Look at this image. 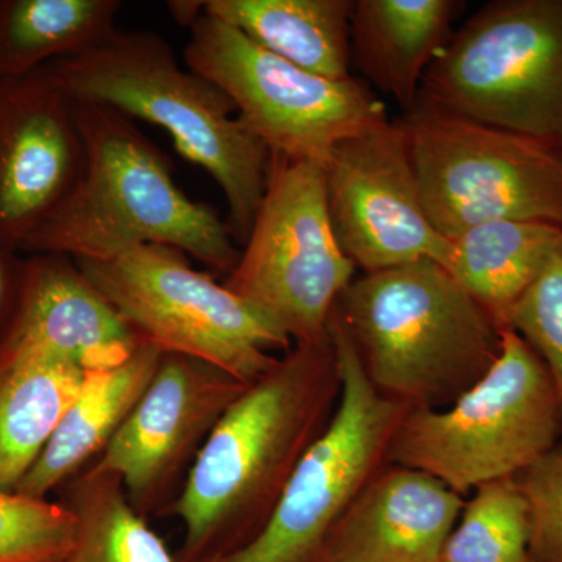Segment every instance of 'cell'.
Listing matches in <instances>:
<instances>
[{
    "label": "cell",
    "instance_id": "6da1fadb",
    "mask_svg": "<svg viewBox=\"0 0 562 562\" xmlns=\"http://www.w3.org/2000/svg\"><path fill=\"white\" fill-rule=\"evenodd\" d=\"M339 394L330 336L292 344L246 387L203 442L172 505L188 554L205 552L235 532L261 531L295 465L327 427Z\"/></svg>",
    "mask_w": 562,
    "mask_h": 562
},
{
    "label": "cell",
    "instance_id": "7a4b0ae2",
    "mask_svg": "<svg viewBox=\"0 0 562 562\" xmlns=\"http://www.w3.org/2000/svg\"><path fill=\"white\" fill-rule=\"evenodd\" d=\"M85 166L72 191L22 244V255L110 260L136 247H176L213 273H231L238 244L227 220L180 190L172 165L131 117L72 101Z\"/></svg>",
    "mask_w": 562,
    "mask_h": 562
},
{
    "label": "cell",
    "instance_id": "3957f363",
    "mask_svg": "<svg viewBox=\"0 0 562 562\" xmlns=\"http://www.w3.org/2000/svg\"><path fill=\"white\" fill-rule=\"evenodd\" d=\"M46 68L72 101L109 106L168 133L181 157L216 181L227 201L233 239L238 247L246 244L271 154L246 131L224 91L181 68L166 38L117 29L101 46Z\"/></svg>",
    "mask_w": 562,
    "mask_h": 562
},
{
    "label": "cell",
    "instance_id": "277c9868",
    "mask_svg": "<svg viewBox=\"0 0 562 562\" xmlns=\"http://www.w3.org/2000/svg\"><path fill=\"white\" fill-rule=\"evenodd\" d=\"M376 391L412 408H442L497 360L502 327L431 260L362 273L335 306Z\"/></svg>",
    "mask_w": 562,
    "mask_h": 562
},
{
    "label": "cell",
    "instance_id": "5b68a950",
    "mask_svg": "<svg viewBox=\"0 0 562 562\" xmlns=\"http://www.w3.org/2000/svg\"><path fill=\"white\" fill-rule=\"evenodd\" d=\"M562 412L541 358L502 328L497 360L447 409L412 408L387 461L416 469L462 495L517 479L560 439Z\"/></svg>",
    "mask_w": 562,
    "mask_h": 562
},
{
    "label": "cell",
    "instance_id": "8992f818",
    "mask_svg": "<svg viewBox=\"0 0 562 562\" xmlns=\"http://www.w3.org/2000/svg\"><path fill=\"white\" fill-rule=\"evenodd\" d=\"M419 105L562 149V0H495L453 33Z\"/></svg>",
    "mask_w": 562,
    "mask_h": 562
},
{
    "label": "cell",
    "instance_id": "52a82bcc",
    "mask_svg": "<svg viewBox=\"0 0 562 562\" xmlns=\"http://www.w3.org/2000/svg\"><path fill=\"white\" fill-rule=\"evenodd\" d=\"M83 276L144 341L161 353L216 366L251 384L276 364L291 339L265 314L195 271L171 246H140L110 260L76 261Z\"/></svg>",
    "mask_w": 562,
    "mask_h": 562
},
{
    "label": "cell",
    "instance_id": "ba28073f",
    "mask_svg": "<svg viewBox=\"0 0 562 562\" xmlns=\"http://www.w3.org/2000/svg\"><path fill=\"white\" fill-rule=\"evenodd\" d=\"M328 336L341 394L327 427L295 465L261 531L213 562H312L321 558L333 528L387 461L392 439L412 406L375 390L335 308Z\"/></svg>",
    "mask_w": 562,
    "mask_h": 562
},
{
    "label": "cell",
    "instance_id": "9c48e42d",
    "mask_svg": "<svg viewBox=\"0 0 562 562\" xmlns=\"http://www.w3.org/2000/svg\"><path fill=\"white\" fill-rule=\"evenodd\" d=\"M188 29L187 68L228 95L239 122L271 157L324 166L336 144L390 121L366 81L299 68L203 9Z\"/></svg>",
    "mask_w": 562,
    "mask_h": 562
},
{
    "label": "cell",
    "instance_id": "30bf717a",
    "mask_svg": "<svg viewBox=\"0 0 562 562\" xmlns=\"http://www.w3.org/2000/svg\"><path fill=\"white\" fill-rule=\"evenodd\" d=\"M402 124L425 211L453 238L490 221L562 227V149L416 105Z\"/></svg>",
    "mask_w": 562,
    "mask_h": 562
},
{
    "label": "cell",
    "instance_id": "8fae6325",
    "mask_svg": "<svg viewBox=\"0 0 562 562\" xmlns=\"http://www.w3.org/2000/svg\"><path fill=\"white\" fill-rule=\"evenodd\" d=\"M355 269L333 232L322 165L271 157L260 209L225 288L292 344L317 342L327 338Z\"/></svg>",
    "mask_w": 562,
    "mask_h": 562
},
{
    "label": "cell",
    "instance_id": "7c38bea8",
    "mask_svg": "<svg viewBox=\"0 0 562 562\" xmlns=\"http://www.w3.org/2000/svg\"><path fill=\"white\" fill-rule=\"evenodd\" d=\"M322 168L333 232L355 268L446 262L450 241L425 211L402 121L342 139Z\"/></svg>",
    "mask_w": 562,
    "mask_h": 562
},
{
    "label": "cell",
    "instance_id": "4fadbf2b",
    "mask_svg": "<svg viewBox=\"0 0 562 562\" xmlns=\"http://www.w3.org/2000/svg\"><path fill=\"white\" fill-rule=\"evenodd\" d=\"M249 384L216 366L162 355L154 379L92 469L120 479L132 505H149L176 479Z\"/></svg>",
    "mask_w": 562,
    "mask_h": 562
},
{
    "label": "cell",
    "instance_id": "5bb4252c",
    "mask_svg": "<svg viewBox=\"0 0 562 562\" xmlns=\"http://www.w3.org/2000/svg\"><path fill=\"white\" fill-rule=\"evenodd\" d=\"M83 166L72 99L50 70L0 79V243L21 254Z\"/></svg>",
    "mask_w": 562,
    "mask_h": 562
},
{
    "label": "cell",
    "instance_id": "9a60e30c",
    "mask_svg": "<svg viewBox=\"0 0 562 562\" xmlns=\"http://www.w3.org/2000/svg\"><path fill=\"white\" fill-rule=\"evenodd\" d=\"M139 342L76 261L24 255L20 299L0 355H36L88 372L122 364Z\"/></svg>",
    "mask_w": 562,
    "mask_h": 562
},
{
    "label": "cell",
    "instance_id": "2e32d148",
    "mask_svg": "<svg viewBox=\"0 0 562 562\" xmlns=\"http://www.w3.org/2000/svg\"><path fill=\"white\" fill-rule=\"evenodd\" d=\"M464 498L428 473L394 465L366 484L322 550L324 562H441Z\"/></svg>",
    "mask_w": 562,
    "mask_h": 562
},
{
    "label": "cell",
    "instance_id": "e0dca14e",
    "mask_svg": "<svg viewBox=\"0 0 562 562\" xmlns=\"http://www.w3.org/2000/svg\"><path fill=\"white\" fill-rule=\"evenodd\" d=\"M462 7L458 0H355L351 58L366 79L409 111Z\"/></svg>",
    "mask_w": 562,
    "mask_h": 562
},
{
    "label": "cell",
    "instance_id": "ac0fdd59",
    "mask_svg": "<svg viewBox=\"0 0 562 562\" xmlns=\"http://www.w3.org/2000/svg\"><path fill=\"white\" fill-rule=\"evenodd\" d=\"M162 355L140 339L138 349L122 364L85 372L76 401L14 492L46 498L99 450L103 452L149 387Z\"/></svg>",
    "mask_w": 562,
    "mask_h": 562
},
{
    "label": "cell",
    "instance_id": "d6986e66",
    "mask_svg": "<svg viewBox=\"0 0 562 562\" xmlns=\"http://www.w3.org/2000/svg\"><path fill=\"white\" fill-rule=\"evenodd\" d=\"M355 0H203V13L262 49L331 80L350 79Z\"/></svg>",
    "mask_w": 562,
    "mask_h": 562
},
{
    "label": "cell",
    "instance_id": "ffe728a7",
    "mask_svg": "<svg viewBox=\"0 0 562 562\" xmlns=\"http://www.w3.org/2000/svg\"><path fill=\"white\" fill-rule=\"evenodd\" d=\"M85 372L36 357L0 355V491L14 492L76 401Z\"/></svg>",
    "mask_w": 562,
    "mask_h": 562
},
{
    "label": "cell",
    "instance_id": "44dd1931",
    "mask_svg": "<svg viewBox=\"0 0 562 562\" xmlns=\"http://www.w3.org/2000/svg\"><path fill=\"white\" fill-rule=\"evenodd\" d=\"M546 222L490 221L449 238L442 268L502 327L503 316L536 280L561 238Z\"/></svg>",
    "mask_w": 562,
    "mask_h": 562
},
{
    "label": "cell",
    "instance_id": "7402d4cb",
    "mask_svg": "<svg viewBox=\"0 0 562 562\" xmlns=\"http://www.w3.org/2000/svg\"><path fill=\"white\" fill-rule=\"evenodd\" d=\"M120 0H0V79L101 46L117 31Z\"/></svg>",
    "mask_w": 562,
    "mask_h": 562
},
{
    "label": "cell",
    "instance_id": "603a6c76",
    "mask_svg": "<svg viewBox=\"0 0 562 562\" xmlns=\"http://www.w3.org/2000/svg\"><path fill=\"white\" fill-rule=\"evenodd\" d=\"M76 541L61 562H176L128 501L120 479L95 469L69 484Z\"/></svg>",
    "mask_w": 562,
    "mask_h": 562
},
{
    "label": "cell",
    "instance_id": "cb8c5ba5",
    "mask_svg": "<svg viewBox=\"0 0 562 562\" xmlns=\"http://www.w3.org/2000/svg\"><path fill=\"white\" fill-rule=\"evenodd\" d=\"M441 562H532L530 509L516 479L476 487Z\"/></svg>",
    "mask_w": 562,
    "mask_h": 562
},
{
    "label": "cell",
    "instance_id": "d4e9b609",
    "mask_svg": "<svg viewBox=\"0 0 562 562\" xmlns=\"http://www.w3.org/2000/svg\"><path fill=\"white\" fill-rule=\"evenodd\" d=\"M76 532L68 506L0 491V562H61Z\"/></svg>",
    "mask_w": 562,
    "mask_h": 562
},
{
    "label": "cell",
    "instance_id": "484cf974",
    "mask_svg": "<svg viewBox=\"0 0 562 562\" xmlns=\"http://www.w3.org/2000/svg\"><path fill=\"white\" fill-rule=\"evenodd\" d=\"M502 328L516 331L541 358L562 412V235L542 271L503 316Z\"/></svg>",
    "mask_w": 562,
    "mask_h": 562
},
{
    "label": "cell",
    "instance_id": "4316f807",
    "mask_svg": "<svg viewBox=\"0 0 562 562\" xmlns=\"http://www.w3.org/2000/svg\"><path fill=\"white\" fill-rule=\"evenodd\" d=\"M516 480L530 509L532 562H562V441Z\"/></svg>",
    "mask_w": 562,
    "mask_h": 562
},
{
    "label": "cell",
    "instance_id": "83f0119b",
    "mask_svg": "<svg viewBox=\"0 0 562 562\" xmlns=\"http://www.w3.org/2000/svg\"><path fill=\"white\" fill-rule=\"evenodd\" d=\"M24 255L0 243V344L5 338L20 299Z\"/></svg>",
    "mask_w": 562,
    "mask_h": 562
}]
</instances>
